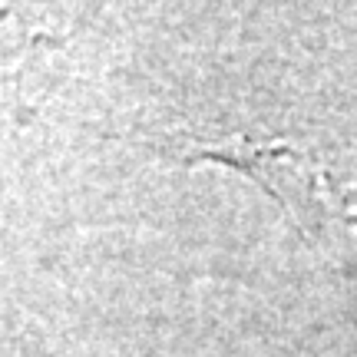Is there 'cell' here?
<instances>
[{"label": "cell", "instance_id": "6da1fadb", "mask_svg": "<svg viewBox=\"0 0 357 357\" xmlns=\"http://www.w3.org/2000/svg\"><path fill=\"white\" fill-rule=\"evenodd\" d=\"M185 155L189 162H218L255 178V185H261L305 235H318L328 218L341 215L324 166L288 139L222 132L215 139H195Z\"/></svg>", "mask_w": 357, "mask_h": 357}, {"label": "cell", "instance_id": "7a4b0ae2", "mask_svg": "<svg viewBox=\"0 0 357 357\" xmlns=\"http://www.w3.org/2000/svg\"><path fill=\"white\" fill-rule=\"evenodd\" d=\"M305 357H321V354H305Z\"/></svg>", "mask_w": 357, "mask_h": 357}]
</instances>
